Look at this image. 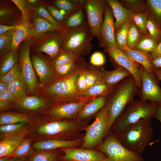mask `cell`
I'll return each mask as SVG.
<instances>
[{"label":"cell","mask_w":161,"mask_h":161,"mask_svg":"<svg viewBox=\"0 0 161 161\" xmlns=\"http://www.w3.org/2000/svg\"><path fill=\"white\" fill-rule=\"evenodd\" d=\"M96 148L106 155L108 161H144L141 154L126 148L118 137L110 131L104 140Z\"/></svg>","instance_id":"ba28073f"},{"label":"cell","mask_w":161,"mask_h":161,"mask_svg":"<svg viewBox=\"0 0 161 161\" xmlns=\"http://www.w3.org/2000/svg\"><path fill=\"white\" fill-rule=\"evenodd\" d=\"M36 10L39 16L51 24L56 25H62L55 19L49 11L44 7H39L36 8Z\"/></svg>","instance_id":"816d5d0a"},{"label":"cell","mask_w":161,"mask_h":161,"mask_svg":"<svg viewBox=\"0 0 161 161\" xmlns=\"http://www.w3.org/2000/svg\"><path fill=\"white\" fill-rule=\"evenodd\" d=\"M93 123L86 127L81 148L93 149L100 144L109 132V113L105 105L95 115Z\"/></svg>","instance_id":"52a82bcc"},{"label":"cell","mask_w":161,"mask_h":161,"mask_svg":"<svg viewBox=\"0 0 161 161\" xmlns=\"http://www.w3.org/2000/svg\"><path fill=\"white\" fill-rule=\"evenodd\" d=\"M114 87L108 86L101 80L79 93L78 99H92L99 96L109 95Z\"/></svg>","instance_id":"7402d4cb"},{"label":"cell","mask_w":161,"mask_h":161,"mask_svg":"<svg viewBox=\"0 0 161 161\" xmlns=\"http://www.w3.org/2000/svg\"><path fill=\"white\" fill-rule=\"evenodd\" d=\"M27 123H21L1 126L0 131L2 140L17 135L25 129L24 126Z\"/></svg>","instance_id":"d590c367"},{"label":"cell","mask_w":161,"mask_h":161,"mask_svg":"<svg viewBox=\"0 0 161 161\" xmlns=\"http://www.w3.org/2000/svg\"><path fill=\"white\" fill-rule=\"evenodd\" d=\"M105 62V59L104 55L100 52H94L90 58V64L95 67H99L103 65Z\"/></svg>","instance_id":"f5cc1de1"},{"label":"cell","mask_w":161,"mask_h":161,"mask_svg":"<svg viewBox=\"0 0 161 161\" xmlns=\"http://www.w3.org/2000/svg\"><path fill=\"white\" fill-rule=\"evenodd\" d=\"M123 51L133 61L141 64L146 72L150 73L153 72L154 67L149 55L136 49H131L127 45L123 47Z\"/></svg>","instance_id":"d4e9b609"},{"label":"cell","mask_w":161,"mask_h":161,"mask_svg":"<svg viewBox=\"0 0 161 161\" xmlns=\"http://www.w3.org/2000/svg\"><path fill=\"white\" fill-rule=\"evenodd\" d=\"M86 64L85 63L70 74L58 78L48 85L44 90V93L55 104L79 100L78 98L76 81L81 68Z\"/></svg>","instance_id":"8992f818"},{"label":"cell","mask_w":161,"mask_h":161,"mask_svg":"<svg viewBox=\"0 0 161 161\" xmlns=\"http://www.w3.org/2000/svg\"><path fill=\"white\" fill-rule=\"evenodd\" d=\"M81 57L77 61L54 68L58 78L66 76L73 72L85 62Z\"/></svg>","instance_id":"d6a6232c"},{"label":"cell","mask_w":161,"mask_h":161,"mask_svg":"<svg viewBox=\"0 0 161 161\" xmlns=\"http://www.w3.org/2000/svg\"><path fill=\"white\" fill-rule=\"evenodd\" d=\"M18 100L8 90L0 93V109L6 110L13 104L18 103Z\"/></svg>","instance_id":"c3c4849f"},{"label":"cell","mask_w":161,"mask_h":161,"mask_svg":"<svg viewBox=\"0 0 161 161\" xmlns=\"http://www.w3.org/2000/svg\"><path fill=\"white\" fill-rule=\"evenodd\" d=\"M48 103V101L44 98L36 96H26L18 102L21 108L28 110L39 109L46 106Z\"/></svg>","instance_id":"484cf974"},{"label":"cell","mask_w":161,"mask_h":161,"mask_svg":"<svg viewBox=\"0 0 161 161\" xmlns=\"http://www.w3.org/2000/svg\"><path fill=\"white\" fill-rule=\"evenodd\" d=\"M63 44V36L55 35L40 46L38 50L47 53L51 58H54L60 54Z\"/></svg>","instance_id":"cb8c5ba5"},{"label":"cell","mask_w":161,"mask_h":161,"mask_svg":"<svg viewBox=\"0 0 161 161\" xmlns=\"http://www.w3.org/2000/svg\"><path fill=\"white\" fill-rule=\"evenodd\" d=\"M92 99H81L55 104L49 114L54 120H76L82 108Z\"/></svg>","instance_id":"8fae6325"},{"label":"cell","mask_w":161,"mask_h":161,"mask_svg":"<svg viewBox=\"0 0 161 161\" xmlns=\"http://www.w3.org/2000/svg\"><path fill=\"white\" fill-rule=\"evenodd\" d=\"M87 65L86 63L82 67L77 80L76 88L78 93V96L79 93L84 91L87 89L85 78V68Z\"/></svg>","instance_id":"f907efd6"},{"label":"cell","mask_w":161,"mask_h":161,"mask_svg":"<svg viewBox=\"0 0 161 161\" xmlns=\"http://www.w3.org/2000/svg\"><path fill=\"white\" fill-rule=\"evenodd\" d=\"M142 80L138 95L143 101H149L158 107L161 106V88L159 81L154 73L146 72L141 66L140 68Z\"/></svg>","instance_id":"9c48e42d"},{"label":"cell","mask_w":161,"mask_h":161,"mask_svg":"<svg viewBox=\"0 0 161 161\" xmlns=\"http://www.w3.org/2000/svg\"><path fill=\"white\" fill-rule=\"evenodd\" d=\"M144 36L138 30L135 23L131 19L128 31V47L131 49H134Z\"/></svg>","instance_id":"1f68e13d"},{"label":"cell","mask_w":161,"mask_h":161,"mask_svg":"<svg viewBox=\"0 0 161 161\" xmlns=\"http://www.w3.org/2000/svg\"><path fill=\"white\" fill-rule=\"evenodd\" d=\"M85 78L87 88L101 80L100 68L87 65L85 68Z\"/></svg>","instance_id":"60d3db41"},{"label":"cell","mask_w":161,"mask_h":161,"mask_svg":"<svg viewBox=\"0 0 161 161\" xmlns=\"http://www.w3.org/2000/svg\"><path fill=\"white\" fill-rule=\"evenodd\" d=\"M13 158L11 156L3 157L0 158V161H10Z\"/></svg>","instance_id":"be15d7a7"},{"label":"cell","mask_w":161,"mask_h":161,"mask_svg":"<svg viewBox=\"0 0 161 161\" xmlns=\"http://www.w3.org/2000/svg\"><path fill=\"white\" fill-rule=\"evenodd\" d=\"M34 27L31 30L30 34L34 35L42 34L49 31L62 32L65 29L63 25H56L51 24L39 16L34 14L33 16Z\"/></svg>","instance_id":"603a6c76"},{"label":"cell","mask_w":161,"mask_h":161,"mask_svg":"<svg viewBox=\"0 0 161 161\" xmlns=\"http://www.w3.org/2000/svg\"><path fill=\"white\" fill-rule=\"evenodd\" d=\"M63 34V51L72 52L81 57L88 55L93 46L94 37L86 23L79 27L65 28Z\"/></svg>","instance_id":"5b68a950"},{"label":"cell","mask_w":161,"mask_h":161,"mask_svg":"<svg viewBox=\"0 0 161 161\" xmlns=\"http://www.w3.org/2000/svg\"><path fill=\"white\" fill-rule=\"evenodd\" d=\"M18 25L13 26H7L0 24V35L10 30L14 29L17 27Z\"/></svg>","instance_id":"9f6ffc18"},{"label":"cell","mask_w":161,"mask_h":161,"mask_svg":"<svg viewBox=\"0 0 161 161\" xmlns=\"http://www.w3.org/2000/svg\"><path fill=\"white\" fill-rule=\"evenodd\" d=\"M157 44L155 40L148 34L144 36L134 49L150 55L155 50Z\"/></svg>","instance_id":"e575fe53"},{"label":"cell","mask_w":161,"mask_h":161,"mask_svg":"<svg viewBox=\"0 0 161 161\" xmlns=\"http://www.w3.org/2000/svg\"><path fill=\"white\" fill-rule=\"evenodd\" d=\"M10 161H26V160L17 159L13 158Z\"/></svg>","instance_id":"03108f58"},{"label":"cell","mask_w":161,"mask_h":161,"mask_svg":"<svg viewBox=\"0 0 161 161\" xmlns=\"http://www.w3.org/2000/svg\"><path fill=\"white\" fill-rule=\"evenodd\" d=\"M139 91L134 79L131 75L122 81L109 94L105 105L109 111V131L115 121L134 100Z\"/></svg>","instance_id":"6da1fadb"},{"label":"cell","mask_w":161,"mask_h":161,"mask_svg":"<svg viewBox=\"0 0 161 161\" xmlns=\"http://www.w3.org/2000/svg\"><path fill=\"white\" fill-rule=\"evenodd\" d=\"M8 84L0 80V93L8 90Z\"/></svg>","instance_id":"91938a15"},{"label":"cell","mask_w":161,"mask_h":161,"mask_svg":"<svg viewBox=\"0 0 161 161\" xmlns=\"http://www.w3.org/2000/svg\"><path fill=\"white\" fill-rule=\"evenodd\" d=\"M83 9L80 10L69 16L65 23V28H71L80 26L86 23L84 21Z\"/></svg>","instance_id":"bcb514c9"},{"label":"cell","mask_w":161,"mask_h":161,"mask_svg":"<svg viewBox=\"0 0 161 161\" xmlns=\"http://www.w3.org/2000/svg\"><path fill=\"white\" fill-rule=\"evenodd\" d=\"M153 72L156 76L159 81L161 80V69L153 68Z\"/></svg>","instance_id":"94428289"},{"label":"cell","mask_w":161,"mask_h":161,"mask_svg":"<svg viewBox=\"0 0 161 161\" xmlns=\"http://www.w3.org/2000/svg\"><path fill=\"white\" fill-rule=\"evenodd\" d=\"M115 18V30L116 31L123 23L131 19L134 13L124 7L117 0H107Z\"/></svg>","instance_id":"ffe728a7"},{"label":"cell","mask_w":161,"mask_h":161,"mask_svg":"<svg viewBox=\"0 0 161 161\" xmlns=\"http://www.w3.org/2000/svg\"><path fill=\"white\" fill-rule=\"evenodd\" d=\"M59 149L64 153L61 157L63 161H108L106 155L97 150L76 147Z\"/></svg>","instance_id":"9a60e30c"},{"label":"cell","mask_w":161,"mask_h":161,"mask_svg":"<svg viewBox=\"0 0 161 161\" xmlns=\"http://www.w3.org/2000/svg\"><path fill=\"white\" fill-rule=\"evenodd\" d=\"M109 95L97 97L90 100L80 110L76 120L79 121L86 120H90L95 116L105 105Z\"/></svg>","instance_id":"ac0fdd59"},{"label":"cell","mask_w":161,"mask_h":161,"mask_svg":"<svg viewBox=\"0 0 161 161\" xmlns=\"http://www.w3.org/2000/svg\"><path fill=\"white\" fill-rule=\"evenodd\" d=\"M27 1L30 4H33L36 3L38 1L36 0H28Z\"/></svg>","instance_id":"e7e4bbea"},{"label":"cell","mask_w":161,"mask_h":161,"mask_svg":"<svg viewBox=\"0 0 161 161\" xmlns=\"http://www.w3.org/2000/svg\"><path fill=\"white\" fill-rule=\"evenodd\" d=\"M153 129L151 120L144 119L131 125L116 135L129 150L141 154L152 139Z\"/></svg>","instance_id":"7a4b0ae2"},{"label":"cell","mask_w":161,"mask_h":161,"mask_svg":"<svg viewBox=\"0 0 161 161\" xmlns=\"http://www.w3.org/2000/svg\"><path fill=\"white\" fill-rule=\"evenodd\" d=\"M31 27L27 21H23L14 30L12 49H17L21 43L30 34Z\"/></svg>","instance_id":"83f0119b"},{"label":"cell","mask_w":161,"mask_h":161,"mask_svg":"<svg viewBox=\"0 0 161 161\" xmlns=\"http://www.w3.org/2000/svg\"><path fill=\"white\" fill-rule=\"evenodd\" d=\"M20 78H22L19 64L17 63L9 71L0 77V80L8 84Z\"/></svg>","instance_id":"7dc6e473"},{"label":"cell","mask_w":161,"mask_h":161,"mask_svg":"<svg viewBox=\"0 0 161 161\" xmlns=\"http://www.w3.org/2000/svg\"><path fill=\"white\" fill-rule=\"evenodd\" d=\"M28 131L26 129L19 134L2 140L0 142V157L11 156L25 139Z\"/></svg>","instance_id":"44dd1931"},{"label":"cell","mask_w":161,"mask_h":161,"mask_svg":"<svg viewBox=\"0 0 161 161\" xmlns=\"http://www.w3.org/2000/svg\"><path fill=\"white\" fill-rule=\"evenodd\" d=\"M18 54L17 49H12L2 57L0 64V77L10 70L17 63Z\"/></svg>","instance_id":"f546056e"},{"label":"cell","mask_w":161,"mask_h":161,"mask_svg":"<svg viewBox=\"0 0 161 161\" xmlns=\"http://www.w3.org/2000/svg\"><path fill=\"white\" fill-rule=\"evenodd\" d=\"M31 117L26 114L14 112L1 113L0 124L1 126L15 124L21 123H30Z\"/></svg>","instance_id":"f1b7e54d"},{"label":"cell","mask_w":161,"mask_h":161,"mask_svg":"<svg viewBox=\"0 0 161 161\" xmlns=\"http://www.w3.org/2000/svg\"><path fill=\"white\" fill-rule=\"evenodd\" d=\"M110 58L118 65L126 69L134 79L139 90L142 85L140 66L123 51L118 49H104Z\"/></svg>","instance_id":"7c38bea8"},{"label":"cell","mask_w":161,"mask_h":161,"mask_svg":"<svg viewBox=\"0 0 161 161\" xmlns=\"http://www.w3.org/2000/svg\"><path fill=\"white\" fill-rule=\"evenodd\" d=\"M155 117L159 120L161 124V106L158 108Z\"/></svg>","instance_id":"6125c7cd"},{"label":"cell","mask_w":161,"mask_h":161,"mask_svg":"<svg viewBox=\"0 0 161 161\" xmlns=\"http://www.w3.org/2000/svg\"><path fill=\"white\" fill-rule=\"evenodd\" d=\"M32 62L42 83L49 85L58 79L53 67L44 59L34 56L32 58Z\"/></svg>","instance_id":"2e32d148"},{"label":"cell","mask_w":161,"mask_h":161,"mask_svg":"<svg viewBox=\"0 0 161 161\" xmlns=\"http://www.w3.org/2000/svg\"><path fill=\"white\" fill-rule=\"evenodd\" d=\"M34 152L31 146L30 140L25 138L13 153L12 156L15 159L26 160Z\"/></svg>","instance_id":"836d02e7"},{"label":"cell","mask_w":161,"mask_h":161,"mask_svg":"<svg viewBox=\"0 0 161 161\" xmlns=\"http://www.w3.org/2000/svg\"><path fill=\"white\" fill-rule=\"evenodd\" d=\"M149 14L161 27V0L146 1Z\"/></svg>","instance_id":"ab89813d"},{"label":"cell","mask_w":161,"mask_h":161,"mask_svg":"<svg viewBox=\"0 0 161 161\" xmlns=\"http://www.w3.org/2000/svg\"><path fill=\"white\" fill-rule=\"evenodd\" d=\"M147 28L148 34L158 44L161 41V27L149 14H148Z\"/></svg>","instance_id":"ee69618b"},{"label":"cell","mask_w":161,"mask_h":161,"mask_svg":"<svg viewBox=\"0 0 161 161\" xmlns=\"http://www.w3.org/2000/svg\"><path fill=\"white\" fill-rule=\"evenodd\" d=\"M46 7L52 17L58 22L61 24V22L65 23L66 21L69 16L64 11L60 10L50 5H47Z\"/></svg>","instance_id":"681fc988"},{"label":"cell","mask_w":161,"mask_h":161,"mask_svg":"<svg viewBox=\"0 0 161 161\" xmlns=\"http://www.w3.org/2000/svg\"><path fill=\"white\" fill-rule=\"evenodd\" d=\"M10 11L8 9L4 8H1L0 10V20L4 18L7 16L10 13Z\"/></svg>","instance_id":"680465c9"},{"label":"cell","mask_w":161,"mask_h":161,"mask_svg":"<svg viewBox=\"0 0 161 161\" xmlns=\"http://www.w3.org/2000/svg\"><path fill=\"white\" fill-rule=\"evenodd\" d=\"M14 29L9 31L0 36L1 55H4L7 54L12 49L13 33Z\"/></svg>","instance_id":"7bdbcfd3"},{"label":"cell","mask_w":161,"mask_h":161,"mask_svg":"<svg viewBox=\"0 0 161 161\" xmlns=\"http://www.w3.org/2000/svg\"><path fill=\"white\" fill-rule=\"evenodd\" d=\"M30 42L25 41L20 51V65L21 69L22 79L28 90L34 91L37 88L38 83L35 73L30 57Z\"/></svg>","instance_id":"4fadbf2b"},{"label":"cell","mask_w":161,"mask_h":161,"mask_svg":"<svg viewBox=\"0 0 161 161\" xmlns=\"http://www.w3.org/2000/svg\"><path fill=\"white\" fill-rule=\"evenodd\" d=\"M106 2L104 0H86L84 8L87 17V25L93 36L99 42L100 31L103 23V16Z\"/></svg>","instance_id":"30bf717a"},{"label":"cell","mask_w":161,"mask_h":161,"mask_svg":"<svg viewBox=\"0 0 161 161\" xmlns=\"http://www.w3.org/2000/svg\"><path fill=\"white\" fill-rule=\"evenodd\" d=\"M161 55V41L158 44L155 50L150 55L151 60L152 58Z\"/></svg>","instance_id":"6f0895ef"},{"label":"cell","mask_w":161,"mask_h":161,"mask_svg":"<svg viewBox=\"0 0 161 161\" xmlns=\"http://www.w3.org/2000/svg\"><path fill=\"white\" fill-rule=\"evenodd\" d=\"M80 58L72 52L63 51L55 58L53 63V66L54 68L75 62Z\"/></svg>","instance_id":"b9f144b4"},{"label":"cell","mask_w":161,"mask_h":161,"mask_svg":"<svg viewBox=\"0 0 161 161\" xmlns=\"http://www.w3.org/2000/svg\"><path fill=\"white\" fill-rule=\"evenodd\" d=\"M62 155L55 150L35 151L28 158V161H63L61 158Z\"/></svg>","instance_id":"4dcf8cb0"},{"label":"cell","mask_w":161,"mask_h":161,"mask_svg":"<svg viewBox=\"0 0 161 161\" xmlns=\"http://www.w3.org/2000/svg\"><path fill=\"white\" fill-rule=\"evenodd\" d=\"M8 90L19 100L26 96L27 88L22 78H20L8 84Z\"/></svg>","instance_id":"8d00e7d4"},{"label":"cell","mask_w":161,"mask_h":161,"mask_svg":"<svg viewBox=\"0 0 161 161\" xmlns=\"http://www.w3.org/2000/svg\"><path fill=\"white\" fill-rule=\"evenodd\" d=\"M83 0H57L54 2L58 8L64 11L69 16L84 8Z\"/></svg>","instance_id":"4316f807"},{"label":"cell","mask_w":161,"mask_h":161,"mask_svg":"<svg viewBox=\"0 0 161 161\" xmlns=\"http://www.w3.org/2000/svg\"><path fill=\"white\" fill-rule=\"evenodd\" d=\"M148 14L145 13H134L131 18L135 23L138 30L144 36L148 34L147 28Z\"/></svg>","instance_id":"f6af8a7d"},{"label":"cell","mask_w":161,"mask_h":161,"mask_svg":"<svg viewBox=\"0 0 161 161\" xmlns=\"http://www.w3.org/2000/svg\"><path fill=\"white\" fill-rule=\"evenodd\" d=\"M104 14V19L100 31L99 46L104 49H118L115 40L114 16L111 7L107 2Z\"/></svg>","instance_id":"5bb4252c"},{"label":"cell","mask_w":161,"mask_h":161,"mask_svg":"<svg viewBox=\"0 0 161 161\" xmlns=\"http://www.w3.org/2000/svg\"><path fill=\"white\" fill-rule=\"evenodd\" d=\"M100 71L102 81L112 87H115L125 78L131 75L127 70L119 66L111 71L106 70L101 67Z\"/></svg>","instance_id":"d6986e66"},{"label":"cell","mask_w":161,"mask_h":161,"mask_svg":"<svg viewBox=\"0 0 161 161\" xmlns=\"http://www.w3.org/2000/svg\"><path fill=\"white\" fill-rule=\"evenodd\" d=\"M120 2L126 8L135 13H145L149 14L146 1L143 0H122Z\"/></svg>","instance_id":"f35d334b"},{"label":"cell","mask_w":161,"mask_h":161,"mask_svg":"<svg viewBox=\"0 0 161 161\" xmlns=\"http://www.w3.org/2000/svg\"><path fill=\"white\" fill-rule=\"evenodd\" d=\"M151 62L154 68L161 69V55L152 58Z\"/></svg>","instance_id":"11a10c76"},{"label":"cell","mask_w":161,"mask_h":161,"mask_svg":"<svg viewBox=\"0 0 161 161\" xmlns=\"http://www.w3.org/2000/svg\"><path fill=\"white\" fill-rule=\"evenodd\" d=\"M158 107L149 101L137 99L133 102L115 121L109 131L117 134L128 126L144 119L155 117Z\"/></svg>","instance_id":"3957f363"},{"label":"cell","mask_w":161,"mask_h":161,"mask_svg":"<svg viewBox=\"0 0 161 161\" xmlns=\"http://www.w3.org/2000/svg\"><path fill=\"white\" fill-rule=\"evenodd\" d=\"M131 19L122 24L115 32V40L117 47L123 51V47L127 46L128 31Z\"/></svg>","instance_id":"74e56055"},{"label":"cell","mask_w":161,"mask_h":161,"mask_svg":"<svg viewBox=\"0 0 161 161\" xmlns=\"http://www.w3.org/2000/svg\"><path fill=\"white\" fill-rule=\"evenodd\" d=\"M11 1L21 11L23 21H27V8L25 1L23 0H12Z\"/></svg>","instance_id":"db71d44e"},{"label":"cell","mask_w":161,"mask_h":161,"mask_svg":"<svg viewBox=\"0 0 161 161\" xmlns=\"http://www.w3.org/2000/svg\"><path fill=\"white\" fill-rule=\"evenodd\" d=\"M90 120L84 121L54 120L40 127L38 132L54 138L66 140H73L83 138L85 131L89 125Z\"/></svg>","instance_id":"277c9868"},{"label":"cell","mask_w":161,"mask_h":161,"mask_svg":"<svg viewBox=\"0 0 161 161\" xmlns=\"http://www.w3.org/2000/svg\"><path fill=\"white\" fill-rule=\"evenodd\" d=\"M83 138L73 140L52 139L39 141L35 143L33 147L38 150H52L57 149L71 147L81 148Z\"/></svg>","instance_id":"e0dca14e"}]
</instances>
